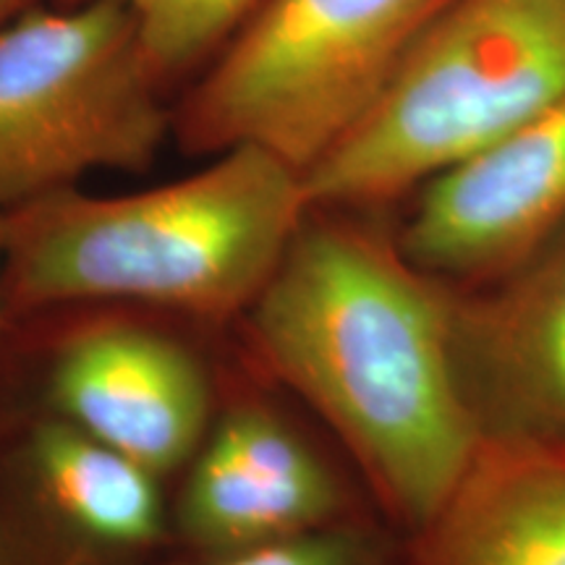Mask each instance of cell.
<instances>
[{
    "instance_id": "1",
    "label": "cell",
    "mask_w": 565,
    "mask_h": 565,
    "mask_svg": "<svg viewBox=\"0 0 565 565\" xmlns=\"http://www.w3.org/2000/svg\"><path fill=\"white\" fill-rule=\"evenodd\" d=\"M366 210L309 207L242 317L259 364L333 429L401 540L433 521L482 429L454 343V286Z\"/></svg>"
},
{
    "instance_id": "2",
    "label": "cell",
    "mask_w": 565,
    "mask_h": 565,
    "mask_svg": "<svg viewBox=\"0 0 565 565\" xmlns=\"http://www.w3.org/2000/svg\"><path fill=\"white\" fill-rule=\"evenodd\" d=\"M186 179L118 196L76 186L3 215L9 315L116 303L242 320L307 215L299 168L263 147L212 154Z\"/></svg>"
},
{
    "instance_id": "3",
    "label": "cell",
    "mask_w": 565,
    "mask_h": 565,
    "mask_svg": "<svg viewBox=\"0 0 565 565\" xmlns=\"http://www.w3.org/2000/svg\"><path fill=\"white\" fill-rule=\"evenodd\" d=\"M565 95V0H448L380 100L303 175L312 207L383 210Z\"/></svg>"
},
{
    "instance_id": "4",
    "label": "cell",
    "mask_w": 565,
    "mask_h": 565,
    "mask_svg": "<svg viewBox=\"0 0 565 565\" xmlns=\"http://www.w3.org/2000/svg\"><path fill=\"white\" fill-rule=\"evenodd\" d=\"M448 0H263L173 110L192 154L263 147L307 175L380 100Z\"/></svg>"
},
{
    "instance_id": "5",
    "label": "cell",
    "mask_w": 565,
    "mask_h": 565,
    "mask_svg": "<svg viewBox=\"0 0 565 565\" xmlns=\"http://www.w3.org/2000/svg\"><path fill=\"white\" fill-rule=\"evenodd\" d=\"M166 89L118 0L19 13L0 30V212L150 168L173 131Z\"/></svg>"
},
{
    "instance_id": "6",
    "label": "cell",
    "mask_w": 565,
    "mask_h": 565,
    "mask_svg": "<svg viewBox=\"0 0 565 565\" xmlns=\"http://www.w3.org/2000/svg\"><path fill=\"white\" fill-rule=\"evenodd\" d=\"M0 565H160L173 553L162 477L42 412L9 456Z\"/></svg>"
},
{
    "instance_id": "7",
    "label": "cell",
    "mask_w": 565,
    "mask_h": 565,
    "mask_svg": "<svg viewBox=\"0 0 565 565\" xmlns=\"http://www.w3.org/2000/svg\"><path fill=\"white\" fill-rule=\"evenodd\" d=\"M370 519L341 471L265 398L215 412L171 503L179 555H223Z\"/></svg>"
},
{
    "instance_id": "8",
    "label": "cell",
    "mask_w": 565,
    "mask_h": 565,
    "mask_svg": "<svg viewBox=\"0 0 565 565\" xmlns=\"http://www.w3.org/2000/svg\"><path fill=\"white\" fill-rule=\"evenodd\" d=\"M565 228V95L475 158L427 181L401 249L450 286L494 280Z\"/></svg>"
},
{
    "instance_id": "9",
    "label": "cell",
    "mask_w": 565,
    "mask_h": 565,
    "mask_svg": "<svg viewBox=\"0 0 565 565\" xmlns=\"http://www.w3.org/2000/svg\"><path fill=\"white\" fill-rule=\"evenodd\" d=\"M45 412L166 479L186 469L207 435L215 385L179 338L134 320H95L53 349Z\"/></svg>"
},
{
    "instance_id": "10",
    "label": "cell",
    "mask_w": 565,
    "mask_h": 565,
    "mask_svg": "<svg viewBox=\"0 0 565 565\" xmlns=\"http://www.w3.org/2000/svg\"><path fill=\"white\" fill-rule=\"evenodd\" d=\"M454 343L482 440L565 445V228L494 280L454 286Z\"/></svg>"
},
{
    "instance_id": "11",
    "label": "cell",
    "mask_w": 565,
    "mask_h": 565,
    "mask_svg": "<svg viewBox=\"0 0 565 565\" xmlns=\"http://www.w3.org/2000/svg\"><path fill=\"white\" fill-rule=\"evenodd\" d=\"M406 565H565V445L482 440Z\"/></svg>"
},
{
    "instance_id": "12",
    "label": "cell",
    "mask_w": 565,
    "mask_h": 565,
    "mask_svg": "<svg viewBox=\"0 0 565 565\" xmlns=\"http://www.w3.org/2000/svg\"><path fill=\"white\" fill-rule=\"evenodd\" d=\"M87 3V0H61ZM134 13L141 45L166 87L189 74L221 47L244 24L263 0H118Z\"/></svg>"
},
{
    "instance_id": "13",
    "label": "cell",
    "mask_w": 565,
    "mask_h": 565,
    "mask_svg": "<svg viewBox=\"0 0 565 565\" xmlns=\"http://www.w3.org/2000/svg\"><path fill=\"white\" fill-rule=\"evenodd\" d=\"M160 565H406V542L364 519L236 553H171Z\"/></svg>"
},
{
    "instance_id": "14",
    "label": "cell",
    "mask_w": 565,
    "mask_h": 565,
    "mask_svg": "<svg viewBox=\"0 0 565 565\" xmlns=\"http://www.w3.org/2000/svg\"><path fill=\"white\" fill-rule=\"evenodd\" d=\"M26 9H32V0H0V30Z\"/></svg>"
},
{
    "instance_id": "15",
    "label": "cell",
    "mask_w": 565,
    "mask_h": 565,
    "mask_svg": "<svg viewBox=\"0 0 565 565\" xmlns=\"http://www.w3.org/2000/svg\"><path fill=\"white\" fill-rule=\"evenodd\" d=\"M9 303L3 294V215H0V333H3L6 320H9Z\"/></svg>"
}]
</instances>
